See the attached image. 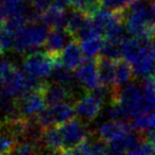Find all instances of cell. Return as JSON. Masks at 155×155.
Wrapping results in <instances>:
<instances>
[{
    "mask_svg": "<svg viewBox=\"0 0 155 155\" xmlns=\"http://www.w3.org/2000/svg\"><path fill=\"white\" fill-rule=\"evenodd\" d=\"M127 155H135L134 153H133V151H131V152H129V153L128 154H127Z\"/></svg>",
    "mask_w": 155,
    "mask_h": 155,
    "instance_id": "cell-35",
    "label": "cell"
},
{
    "mask_svg": "<svg viewBox=\"0 0 155 155\" xmlns=\"http://www.w3.org/2000/svg\"><path fill=\"white\" fill-rule=\"evenodd\" d=\"M79 45L84 56H87L88 58H94L101 53L104 41L102 39V36H93V37L80 41Z\"/></svg>",
    "mask_w": 155,
    "mask_h": 155,
    "instance_id": "cell-20",
    "label": "cell"
},
{
    "mask_svg": "<svg viewBox=\"0 0 155 155\" xmlns=\"http://www.w3.org/2000/svg\"><path fill=\"white\" fill-rule=\"evenodd\" d=\"M101 86L111 90H117L116 86V62L106 58H100L97 61Z\"/></svg>",
    "mask_w": 155,
    "mask_h": 155,
    "instance_id": "cell-13",
    "label": "cell"
},
{
    "mask_svg": "<svg viewBox=\"0 0 155 155\" xmlns=\"http://www.w3.org/2000/svg\"><path fill=\"white\" fill-rule=\"evenodd\" d=\"M112 101L116 102L120 106L126 119H133L137 115L145 114V97L141 85L136 83L128 84L119 88L113 97Z\"/></svg>",
    "mask_w": 155,
    "mask_h": 155,
    "instance_id": "cell-4",
    "label": "cell"
},
{
    "mask_svg": "<svg viewBox=\"0 0 155 155\" xmlns=\"http://www.w3.org/2000/svg\"><path fill=\"white\" fill-rule=\"evenodd\" d=\"M141 143L140 137L137 134L136 131H131L127 135L120 137L117 140L113 141L110 143V149L115 150V151H119L121 153L128 154L130 151L136 149L139 145Z\"/></svg>",
    "mask_w": 155,
    "mask_h": 155,
    "instance_id": "cell-18",
    "label": "cell"
},
{
    "mask_svg": "<svg viewBox=\"0 0 155 155\" xmlns=\"http://www.w3.org/2000/svg\"><path fill=\"white\" fill-rule=\"evenodd\" d=\"M117 90H111L104 86H100L96 90L87 91L86 95L80 97L74 104L76 115L87 121L96 119L101 113L107 95H110L112 98Z\"/></svg>",
    "mask_w": 155,
    "mask_h": 155,
    "instance_id": "cell-5",
    "label": "cell"
},
{
    "mask_svg": "<svg viewBox=\"0 0 155 155\" xmlns=\"http://www.w3.org/2000/svg\"><path fill=\"white\" fill-rule=\"evenodd\" d=\"M18 145L16 137L0 125V155L11 154Z\"/></svg>",
    "mask_w": 155,
    "mask_h": 155,
    "instance_id": "cell-23",
    "label": "cell"
},
{
    "mask_svg": "<svg viewBox=\"0 0 155 155\" xmlns=\"http://www.w3.org/2000/svg\"><path fill=\"white\" fill-rule=\"evenodd\" d=\"M124 28L132 37L153 39L155 25L151 15V9L146 2L137 1L124 12Z\"/></svg>",
    "mask_w": 155,
    "mask_h": 155,
    "instance_id": "cell-2",
    "label": "cell"
},
{
    "mask_svg": "<svg viewBox=\"0 0 155 155\" xmlns=\"http://www.w3.org/2000/svg\"><path fill=\"white\" fill-rule=\"evenodd\" d=\"M124 44L114 43V41H106L104 48L101 50V58H106L112 61H119L123 58V45Z\"/></svg>",
    "mask_w": 155,
    "mask_h": 155,
    "instance_id": "cell-25",
    "label": "cell"
},
{
    "mask_svg": "<svg viewBox=\"0 0 155 155\" xmlns=\"http://www.w3.org/2000/svg\"><path fill=\"white\" fill-rule=\"evenodd\" d=\"M72 3V0H53V5H56L58 8H64Z\"/></svg>",
    "mask_w": 155,
    "mask_h": 155,
    "instance_id": "cell-32",
    "label": "cell"
},
{
    "mask_svg": "<svg viewBox=\"0 0 155 155\" xmlns=\"http://www.w3.org/2000/svg\"><path fill=\"white\" fill-rule=\"evenodd\" d=\"M154 1H155V0H154Z\"/></svg>",
    "mask_w": 155,
    "mask_h": 155,
    "instance_id": "cell-39",
    "label": "cell"
},
{
    "mask_svg": "<svg viewBox=\"0 0 155 155\" xmlns=\"http://www.w3.org/2000/svg\"><path fill=\"white\" fill-rule=\"evenodd\" d=\"M75 79L87 91H93L101 86L97 61L88 58L84 61L75 72Z\"/></svg>",
    "mask_w": 155,
    "mask_h": 155,
    "instance_id": "cell-10",
    "label": "cell"
},
{
    "mask_svg": "<svg viewBox=\"0 0 155 155\" xmlns=\"http://www.w3.org/2000/svg\"><path fill=\"white\" fill-rule=\"evenodd\" d=\"M39 151V147L37 143H31V141H19L16 146L14 151L11 155H37Z\"/></svg>",
    "mask_w": 155,
    "mask_h": 155,
    "instance_id": "cell-26",
    "label": "cell"
},
{
    "mask_svg": "<svg viewBox=\"0 0 155 155\" xmlns=\"http://www.w3.org/2000/svg\"><path fill=\"white\" fill-rule=\"evenodd\" d=\"M62 137L64 150L73 149L80 143L88 140L89 131L86 124L78 119H72L69 122L58 125Z\"/></svg>",
    "mask_w": 155,
    "mask_h": 155,
    "instance_id": "cell-7",
    "label": "cell"
},
{
    "mask_svg": "<svg viewBox=\"0 0 155 155\" xmlns=\"http://www.w3.org/2000/svg\"><path fill=\"white\" fill-rule=\"evenodd\" d=\"M59 62V54H51L48 51L31 52L23 60L22 70L35 79L42 80L51 77Z\"/></svg>",
    "mask_w": 155,
    "mask_h": 155,
    "instance_id": "cell-6",
    "label": "cell"
},
{
    "mask_svg": "<svg viewBox=\"0 0 155 155\" xmlns=\"http://www.w3.org/2000/svg\"><path fill=\"white\" fill-rule=\"evenodd\" d=\"M43 90L45 89L31 91L17 100L19 111L23 118L35 119L40 113H42L45 110L47 101L45 99Z\"/></svg>",
    "mask_w": 155,
    "mask_h": 155,
    "instance_id": "cell-9",
    "label": "cell"
},
{
    "mask_svg": "<svg viewBox=\"0 0 155 155\" xmlns=\"http://www.w3.org/2000/svg\"><path fill=\"white\" fill-rule=\"evenodd\" d=\"M131 126L136 132H146V131L155 130V111L147 114H140L134 117L131 121Z\"/></svg>",
    "mask_w": 155,
    "mask_h": 155,
    "instance_id": "cell-22",
    "label": "cell"
},
{
    "mask_svg": "<svg viewBox=\"0 0 155 155\" xmlns=\"http://www.w3.org/2000/svg\"><path fill=\"white\" fill-rule=\"evenodd\" d=\"M15 68V66L8 61L0 60V87L4 83L5 79L8 77L12 70Z\"/></svg>",
    "mask_w": 155,
    "mask_h": 155,
    "instance_id": "cell-29",
    "label": "cell"
},
{
    "mask_svg": "<svg viewBox=\"0 0 155 155\" xmlns=\"http://www.w3.org/2000/svg\"><path fill=\"white\" fill-rule=\"evenodd\" d=\"M5 155H11V154H5Z\"/></svg>",
    "mask_w": 155,
    "mask_h": 155,
    "instance_id": "cell-38",
    "label": "cell"
},
{
    "mask_svg": "<svg viewBox=\"0 0 155 155\" xmlns=\"http://www.w3.org/2000/svg\"><path fill=\"white\" fill-rule=\"evenodd\" d=\"M61 152V151H60ZM60 152L57 151H53V150L47 149V148H43V149H39L37 155H60Z\"/></svg>",
    "mask_w": 155,
    "mask_h": 155,
    "instance_id": "cell-31",
    "label": "cell"
},
{
    "mask_svg": "<svg viewBox=\"0 0 155 155\" xmlns=\"http://www.w3.org/2000/svg\"><path fill=\"white\" fill-rule=\"evenodd\" d=\"M40 143H42L45 148L53 150V151L60 152L64 150L62 137L61 134H60V130L58 128V125L43 129Z\"/></svg>",
    "mask_w": 155,
    "mask_h": 155,
    "instance_id": "cell-17",
    "label": "cell"
},
{
    "mask_svg": "<svg viewBox=\"0 0 155 155\" xmlns=\"http://www.w3.org/2000/svg\"><path fill=\"white\" fill-rule=\"evenodd\" d=\"M51 77L54 83L64 85V86H68V87H71L70 85L72 84L74 78H75L73 76V73H72V71L69 70L68 68H65L64 66H62V64L60 62L56 65L55 69H54Z\"/></svg>",
    "mask_w": 155,
    "mask_h": 155,
    "instance_id": "cell-24",
    "label": "cell"
},
{
    "mask_svg": "<svg viewBox=\"0 0 155 155\" xmlns=\"http://www.w3.org/2000/svg\"><path fill=\"white\" fill-rule=\"evenodd\" d=\"M2 52H3V50H2V49H1V47H0V54H1Z\"/></svg>",
    "mask_w": 155,
    "mask_h": 155,
    "instance_id": "cell-37",
    "label": "cell"
},
{
    "mask_svg": "<svg viewBox=\"0 0 155 155\" xmlns=\"http://www.w3.org/2000/svg\"><path fill=\"white\" fill-rule=\"evenodd\" d=\"M43 95H45V99L47 101V104H49V106L69 101L72 98L70 87L56 84V83H53V84L48 83L43 90Z\"/></svg>",
    "mask_w": 155,
    "mask_h": 155,
    "instance_id": "cell-15",
    "label": "cell"
},
{
    "mask_svg": "<svg viewBox=\"0 0 155 155\" xmlns=\"http://www.w3.org/2000/svg\"><path fill=\"white\" fill-rule=\"evenodd\" d=\"M87 18H88V16H87L84 12L73 9L72 11L68 12V21H67L65 30H67L73 37L74 36L76 37L78 32L84 27Z\"/></svg>",
    "mask_w": 155,
    "mask_h": 155,
    "instance_id": "cell-19",
    "label": "cell"
},
{
    "mask_svg": "<svg viewBox=\"0 0 155 155\" xmlns=\"http://www.w3.org/2000/svg\"><path fill=\"white\" fill-rule=\"evenodd\" d=\"M49 33L48 26L43 23H30L15 32L12 49L17 53H31L32 50L45 44Z\"/></svg>",
    "mask_w": 155,
    "mask_h": 155,
    "instance_id": "cell-3",
    "label": "cell"
},
{
    "mask_svg": "<svg viewBox=\"0 0 155 155\" xmlns=\"http://www.w3.org/2000/svg\"><path fill=\"white\" fill-rule=\"evenodd\" d=\"M90 18L92 19L99 33L102 36H107L111 31L123 25L124 21V13L98 8L91 15Z\"/></svg>",
    "mask_w": 155,
    "mask_h": 155,
    "instance_id": "cell-8",
    "label": "cell"
},
{
    "mask_svg": "<svg viewBox=\"0 0 155 155\" xmlns=\"http://www.w3.org/2000/svg\"><path fill=\"white\" fill-rule=\"evenodd\" d=\"M73 37L65 29H53L45 41V49L51 54H60Z\"/></svg>",
    "mask_w": 155,
    "mask_h": 155,
    "instance_id": "cell-14",
    "label": "cell"
},
{
    "mask_svg": "<svg viewBox=\"0 0 155 155\" xmlns=\"http://www.w3.org/2000/svg\"><path fill=\"white\" fill-rule=\"evenodd\" d=\"M150 9H151V15H152V19H153V23L155 25V1L150 5Z\"/></svg>",
    "mask_w": 155,
    "mask_h": 155,
    "instance_id": "cell-33",
    "label": "cell"
},
{
    "mask_svg": "<svg viewBox=\"0 0 155 155\" xmlns=\"http://www.w3.org/2000/svg\"><path fill=\"white\" fill-rule=\"evenodd\" d=\"M101 2L104 9L123 13L126 12L133 3H135L134 0H102Z\"/></svg>",
    "mask_w": 155,
    "mask_h": 155,
    "instance_id": "cell-27",
    "label": "cell"
},
{
    "mask_svg": "<svg viewBox=\"0 0 155 155\" xmlns=\"http://www.w3.org/2000/svg\"><path fill=\"white\" fill-rule=\"evenodd\" d=\"M134 71L130 63L124 60H119L116 62V86L117 88H123L131 83Z\"/></svg>",
    "mask_w": 155,
    "mask_h": 155,
    "instance_id": "cell-21",
    "label": "cell"
},
{
    "mask_svg": "<svg viewBox=\"0 0 155 155\" xmlns=\"http://www.w3.org/2000/svg\"><path fill=\"white\" fill-rule=\"evenodd\" d=\"M132 131V126L124 120H109L101 123L97 128L99 140L107 145L117 140Z\"/></svg>",
    "mask_w": 155,
    "mask_h": 155,
    "instance_id": "cell-11",
    "label": "cell"
},
{
    "mask_svg": "<svg viewBox=\"0 0 155 155\" xmlns=\"http://www.w3.org/2000/svg\"><path fill=\"white\" fill-rule=\"evenodd\" d=\"M123 58L131 64L134 76L141 79L150 77L155 67V41L128 38L123 45Z\"/></svg>",
    "mask_w": 155,
    "mask_h": 155,
    "instance_id": "cell-1",
    "label": "cell"
},
{
    "mask_svg": "<svg viewBox=\"0 0 155 155\" xmlns=\"http://www.w3.org/2000/svg\"><path fill=\"white\" fill-rule=\"evenodd\" d=\"M84 53L80 45L76 41H71L59 54V60L62 66L69 70H76L84 61Z\"/></svg>",
    "mask_w": 155,
    "mask_h": 155,
    "instance_id": "cell-12",
    "label": "cell"
},
{
    "mask_svg": "<svg viewBox=\"0 0 155 155\" xmlns=\"http://www.w3.org/2000/svg\"><path fill=\"white\" fill-rule=\"evenodd\" d=\"M68 21V12L64 9L52 5L49 10L41 14V23L54 29H65Z\"/></svg>",
    "mask_w": 155,
    "mask_h": 155,
    "instance_id": "cell-16",
    "label": "cell"
},
{
    "mask_svg": "<svg viewBox=\"0 0 155 155\" xmlns=\"http://www.w3.org/2000/svg\"><path fill=\"white\" fill-rule=\"evenodd\" d=\"M29 2L32 4L33 9L39 12L40 14L45 13L47 10H49L53 5V0H29Z\"/></svg>",
    "mask_w": 155,
    "mask_h": 155,
    "instance_id": "cell-30",
    "label": "cell"
},
{
    "mask_svg": "<svg viewBox=\"0 0 155 155\" xmlns=\"http://www.w3.org/2000/svg\"><path fill=\"white\" fill-rule=\"evenodd\" d=\"M153 77L155 78V67H154V70H153Z\"/></svg>",
    "mask_w": 155,
    "mask_h": 155,
    "instance_id": "cell-36",
    "label": "cell"
},
{
    "mask_svg": "<svg viewBox=\"0 0 155 155\" xmlns=\"http://www.w3.org/2000/svg\"><path fill=\"white\" fill-rule=\"evenodd\" d=\"M14 34L4 23H0V47L3 51L13 48Z\"/></svg>",
    "mask_w": 155,
    "mask_h": 155,
    "instance_id": "cell-28",
    "label": "cell"
},
{
    "mask_svg": "<svg viewBox=\"0 0 155 155\" xmlns=\"http://www.w3.org/2000/svg\"><path fill=\"white\" fill-rule=\"evenodd\" d=\"M100 1H102V0H92V2L94 4H99Z\"/></svg>",
    "mask_w": 155,
    "mask_h": 155,
    "instance_id": "cell-34",
    "label": "cell"
}]
</instances>
